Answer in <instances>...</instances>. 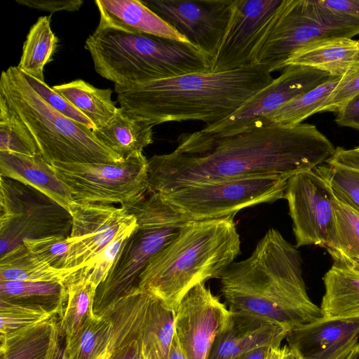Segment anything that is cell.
I'll return each instance as SVG.
<instances>
[{
	"instance_id": "cell-52",
	"label": "cell",
	"mask_w": 359,
	"mask_h": 359,
	"mask_svg": "<svg viewBox=\"0 0 359 359\" xmlns=\"http://www.w3.org/2000/svg\"><path fill=\"white\" fill-rule=\"evenodd\" d=\"M53 359H69V357L65 351V346L60 348L59 351Z\"/></svg>"
},
{
	"instance_id": "cell-35",
	"label": "cell",
	"mask_w": 359,
	"mask_h": 359,
	"mask_svg": "<svg viewBox=\"0 0 359 359\" xmlns=\"http://www.w3.org/2000/svg\"><path fill=\"white\" fill-rule=\"evenodd\" d=\"M111 332L108 318L103 314L93 316L72 337L65 339L69 359H96L108 350Z\"/></svg>"
},
{
	"instance_id": "cell-28",
	"label": "cell",
	"mask_w": 359,
	"mask_h": 359,
	"mask_svg": "<svg viewBox=\"0 0 359 359\" xmlns=\"http://www.w3.org/2000/svg\"><path fill=\"white\" fill-rule=\"evenodd\" d=\"M81 269H56L32 255L22 243L0 257V281L67 282Z\"/></svg>"
},
{
	"instance_id": "cell-40",
	"label": "cell",
	"mask_w": 359,
	"mask_h": 359,
	"mask_svg": "<svg viewBox=\"0 0 359 359\" xmlns=\"http://www.w3.org/2000/svg\"><path fill=\"white\" fill-rule=\"evenodd\" d=\"M24 76L31 87L56 111L91 130L95 128L93 123L86 116L53 88L31 76L25 74Z\"/></svg>"
},
{
	"instance_id": "cell-33",
	"label": "cell",
	"mask_w": 359,
	"mask_h": 359,
	"mask_svg": "<svg viewBox=\"0 0 359 359\" xmlns=\"http://www.w3.org/2000/svg\"><path fill=\"white\" fill-rule=\"evenodd\" d=\"M57 43V37L50 27V17H39L27 35L17 67L25 74L45 82L44 67L53 60Z\"/></svg>"
},
{
	"instance_id": "cell-38",
	"label": "cell",
	"mask_w": 359,
	"mask_h": 359,
	"mask_svg": "<svg viewBox=\"0 0 359 359\" xmlns=\"http://www.w3.org/2000/svg\"><path fill=\"white\" fill-rule=\"evenodd\" d=\"M53 316L39 309L0 299V340Z\"/></svg>"
},
{
	"instance_id": "cell-6",
	"label": "cell",
	"mask_w": 359,
	"mask_h": 359,
	"mask_svg": "<svg viewBox=\"0 0 359 359\" xmlns=\"http://www.w3.org/2000/svg\"><path fill=\"white\" fill-rule=\"evenodd\" d=\"M85 48L96 72L114 86L210 72L212 64L211 57L189 42L111 29H96Z\"/></svg>"
},
{
	"instance_id": "cell-5",
	"label": "cell",
	"mask_w": 359,
	"mask_h": 359,
	"mask_svg": "<svg viewBox=\"0 0 359 359\" xmlns=\"http://www.w3.org/2000/svg\"><path fill=\"white\" fill-rule=\"evenodd\" d=\"M0 111L49 164L122 160L95 137L93 130L48 104L31 87L18 67L11 66L1 73Z\"/></svg>"
},
{
	"instance_id": "cell-11",
	"label": "cell",
	"mask_w": 359,
	"mask_h": 359,
	"mask_svg": "<svg viewBox=\"0 0 359 359\" xmlns=\"http://www.w3.org/2000/svg\"><path fill=\"white\" fill-rule=\"evenodd\" d=\"M0 255L26 239L69 236L68 211L35 189L1 176Z\"/></svg>"
},
{
	"instance_id": "cell-1",
	"label": "cell",
	"mask_w": 359,
	"mask_h": 359,
	"mask_svg": "<svg viewBox=\"0 0 359 359\" xmlns=\"http://www.w3.org/2000/svg\"><path fill=\"white\" fill-rule=\"evenodd\" d=\"M335 149L316 126H252L231 133H184L170 153L148 160L149 192L258 175L289 178L327 163Z\"/></svg>"
},
{
	"instance_id": "cell-25",
	"label": "cell",
	"mask_w": 359,
	"mask_h": 359,
	"mask_svg": "<svg viewBox=\"0 0 359 359\" xmlns=\"http://www.w3.org/2000/svg\"><path fill=\"white\" fill-rule=\"evenodd\" d=\"M57 316L0 340V359H53L61 347Z\"/></svg>"
},
{
	"instance_id": "cell-45",
	"label": "cell",
	"mask_w": 359,
	"mask_h": 359,
	"mask_svg": "<svg viewBox=\"0 0 359 359\" xmlns=\"http://www.w3.org/2000/svg\"><path fill=\"white\" fill-rule=\"evenodd\" d=\"M318 3L339 14L359 19V0H318Z\"/></svg>"
},
{
	"instance_id": "cell-4",
	"label": "cell",
	"mask_w": 359,
	"mask_h": 359,
	"mask_svg": "<svg viewBox=\"0 0 359 359\" xmlns=\"http://www.w3.org/2000/svg\"><path fill=\"white\" fill-rule=\"evenodd\" d=\"M234 216L187 222L150 260L138 287L175 311L194 287L220 278L241 252Z\"/></svg>"
},
{
	"instance_id": "cell-7",
	"label": "cell",
	"mask_w": 359,
	"mask_h": 359,
	"mask_svg": "<svg viewBox=\"0 0 359 359\" xmlns=\"http://www.w3.org/2000/svg\"><path fill=\"white\" fill-rule=\"evenodd\" d=\"M146 196L138 202L123 207L135 217L137 227L96 290L95 315H100L108 306L137 288L140 275L150 260L190 222L159 194L149 192Z\"/></svg>"
},
{
	"instance_id": "cell-9",
	"label": "cell",
	"mask_w": 359,
	"mask_h": 359,
	"mask_svg": "<svg viewBox=\"0 0 359 359\" xmlns=\"http://www.w3.org/2000/svg\"><path fill=\"white\" fill-rule=\"evenodd\" d=\"M287 180L277 175L250 176L189 184L158 194L189 221L214 219L284 198Z\"/></svg>"
},
{
	"instance_id": "cell-23",
	"label": "cell",
	"mask_w": 359,
	"mask_h": 359,
	"mask_svg": "<svg viewBox=\"0 0 359 359\" xmlns=\"http://www.w3.org/2000/svg\"><path fill=\"white\" fill-rule=\"evenodd\" d=\"M153 127L120 107L107 123L93 132L102 144L124 160L142 154L144 148L153 142Z\"/></svg>"
},
{
	"instance_id": "cell-18",
	"label": "cell",
	"mask_w": 359,
	"mask_h": 359,
	"mask_svg": "<svg viewBox=\"0 0 359 359\" xmlns=\"http://www.w3.org/2000/svg\"><path fill=\"white\" fill-rule=\"evenodd\" d=\"M286 338L303 359H346L359 341V318L321 317L292 329Z\"/></svg>"
},
{
	"instance_id": "cell-47",
	"label": "cell",
	"mask_w": 359,
	"mask_h": 359,
	"mask_svg": "<svg viewBox=\"0 0 359 359\" xmlns=\"http://www.w3.org/2000/svg\"><path fill=\"white\" fill-rule=\"evenodd\" d=\"M168 359H187L174 332Z\"/></svg>"
},
{
	"instance_id": "cell-43",
	"label": "cell",
	"mask_w": 359,
	"mask_h": 359,
	"mask_svg": "<svg viewBox=\"0 0 359 359\" xmlns=\"http://www.w3.org/2000/svg\"><path fill=\"white\" fill-rule=\"evenodd\" d=\"M16 2L29 8L52 13L62 11H76L81 8L83 3L81 0H16Z\"/></svg>"
},
{
	"instance_id": "cell-12",
	"label": "cell",
	"mask_w": 359,
	"mask_h": 359,
	"mask_svg": "<svg viewBox=\"0 0 359 359\" xmlns=\"http://www.w3.org/2000/svg\"><path fill=\"white\" fill-rule=\"evenodd\" d=\"M292 221L296 248H325L332 229L336 196L315 169L300 171L287 181L285 198Z\"/></svg>"
},
{
	"instance_id": "cell-21",
	"label": "cell",
	"mask_w": 359,
	"mask_h": 359,
	"mask_svg": "<svg viewBox=\"0 0 359 359\" xmlns=\"http://www.w3.org/2000/svg\"><path fill=\"white\" fill-rule=\"evenodd\" d=\"M0 174L35 189L69 214L76 205V201L69 188L57 176L52 165L39 154L0 151Z\"/></svg>"
},
{
	"instance_id": "cell-8",
	"label": "cell",
	"mask_w": 359,
	"mask_h": 359,
	"mask_svg": "<svg viewBox=\"0 0 359 359\" xmlns=\"http://www.w3.org/2000/svg\"><path fill=\"white\" fill-rule=\"evenodd\" d=\"M358 34L359 19L336 13L316 0H283L253 51L252 65L271 73L285 68L292 55L305 46Z\"/></svg>"
},
{
	"instance_id": "cell-39",
	"label": "cell",
	"mask_w": 359,
	"mask_h": 359,
	"mask_svg": "<svg viewBox=\"0 0 359 359\" xmlns=\"http://www.w3.org/2000/svg\"><path fill=\"white\" fill-rule=\"evenodd\" d=\"M27 250L39 260L56 269H66L72 244L69 236H50L23 241Z\"/></svg>"
},
{
	"instance_id": "cell-27",
	"label": "cell",
	"mask_w": 359,
	"mask_h": 359,
	"mask_svg": "<svg viewBox=\"0 0 359 359\" xmlns=\"http://www.w3.org/2000/svg\"><path fill=\"white\" fill-rule=\"evenodd\" d=\"M325 248L334 265L359 273V212L337 196L332 229Z\"/></svg>"
},
{
	"instance_id": "cell-36",
	"label": "cell",
	"mask_w": 359,
	"mask_h": 359,
	"mask_svg": "<svg viewBox=\"0 0 359 359\" xmlns=\"http://www.w3.org/2000/svg\"><path fill=\"white\" fill-rule=\"evenodd\" d=\"M334 195L359 212V170L333 163L315 168Z\"/></svg>"
},
{
	"instance_id": "cell-16",
	"label": "cell",
	"mask_w": 359,
	"mask_h": 359,
	"mask_svg": "<svg viewBox=\"0 0 359 359\" xmlns=\"http://www.w3.org/2000/svg\"><path fill=\"white\" fill-rule=\"evenodd\" d=\"M330 77L329 74L309 67L287 65L278 78L273 79L233 114L202 130L211 133H231L252 126L264 116Z\"/></svg>"
},
{
	"instance_id": "cell-50",
	"label": "cell",
	"mask_w": 359,
	"mask_h": 359,
	"mask_svg": "<svg viewBox=\"0 0 359 359\" xmlns=\"http://www.w3.org/2000/svg\"><path fill=\"white\" fill-rule=\"evenodd\" d=\"M284 359H303L301 355L293 348L287 347Z\"/></svg>"
},
{
	"instance_id": "cell-29",
	"label": "cell",
	"mask_w": 359,
	"mask_h": 359,
	"mask_svg": "<svg viewBox=\"0 0 359 359\" xmlns=\"http://www.w3.org/2000/svg\"><path fill=\"white\" fill-rule=\"evenodd\" d=\"M0 299L39 309L61 318L67 301V284L0 281Z\"/></svg>"
},
{
	"instance_id": "cell-53",
	"label": "cell",
	"mask_w": 359,
	"mask_h": 359,
	"mask_svg": "<svg viewBox=\"0 0 359 359\" xmlns=\"http://www.w3.org/2000/svg\"><path fill=\"white\" fill-rule=\"evenodd\" d=\"M96 359H110V355H109L108 350L104 351L102 354H101Z\"/></svg>"
},
{
	"instance_id": "cell-13",
	"label": "cell",
	"mask_w": 359,
	"mask_h": 359,
	"mask_svg": "<svg viewBox=\"0 0 359 359\" xmlns=\"http://www.w3.org/2000/svg\"><path fill=\"white\" fill-rule=\"evenodd\" d=\"M142 2L213 60L230 19L233 0Z\"/></svg>"
},
{
	"instance_id": "cell-14",
	"label": "cell",
	"mask_w": 359,
	"mask_h": 359,
	"mask_svg": "<svg viewBox=\"0 0 359 359\" xmlns=\"http://www.w3.org/2000/svg\"><path fill=\"white\" fill-rule=\"evenodd\" d=\"M231 311L201 283L190 290L175 310L174 332L187 359H208L226 327Z\"/></svg>"
},
{
	"instance_id": "cell-32",
	"label": "cell",
	"mask_w": 359,
	"mask_h": 359,
	"mask_svg": "<svg viewBox=\"0 0 359 359\" xmlns=\"http://www.w3.org/2000/svg\"><path fill=\"white\" fill-rule=\"evenodd\" d=\"M341 77L332 76L317 87L292 99L273 112L264 116L257 123L293 127L301 124L311 115L319 113Z\"/></svg>"
},
{
	"instance_id": "cell-10",
	"label": "cell",
	"mask_w": 359,
	"mask_h": 359,
	"mask_svg": "<svg viewBox=\"0 0 359 359\" xmlns=\"http://www.w3.org/2000/svg\"><path fill=\"white\" fill-rule=\"evenodd\" d=\"M69 188L75 201L122 207L143 198L149 191L148 160L143 154L115 163L51 164Z\"/></svg>"
},
{
	"instance_id": "cell-24",
	"label": "cell",
	"mask_w": 359,
	"mask_h": 359,
	"mask_svg": "<svg viewBox=\"0 0 359 359\" xmlns=\"http://www.w3.org/2000/svg\"><path fill=\"white\" fill-rule=\"evenodd\" d=\"M359 63V40L338 37L305 46L287 60L286 66L301 65L314 68L332 76L341 77Z\"/></svg>"
},
{
	"instance_id": "cell-30",
	"label": "cell",
	"mask_w": 359,
	"mask_h": 359,
	"mask_svg": "<svg viewBox=\"0 0 359 359\" xmlns=\"http://www.w3.org/2000/svg\"><path fill=\"white\" fill-rule=\"evenodd\" d=\"M175 311L150 293L142 327L143 359H168L174 335Z\"/></svg>"
},
{
	"instance_id": "cell-34",
	"label": "cell",
	"mask_w": 359,
	"mask_h": 359,
	"mask_svg": "<svg viewBox=\"0 0 359 359\" xmlns=\"http://www.w3.org/2000/svg\"><path fill=\"white\" fill-rule=\"evenodd\" d=\"M79 271L67 283V301L60 318V332L65 339L95 315L93 304L97 287Z\"/></svg>"
},
{
	"instance_id": "cell-20",
	"label": "cell",
	"mask_w": 359,
	"mask_h": 359,
	"mask_svg": "<svg viewBox=\"0 0 359 359\" xmlns=\"http://www.w3.org/2000/svg\"><path fill=\"white\" fill-rule=\"evenodd\" d=\"M149 296V292L136 288L100 314L111 323L110 359H143L142 327Z\"/></svg>"
},
{
	"instance_id": "cell-22",
	"label": "cell",
	"mask_w": 359,
	"mask_h": 359,
	"mask_svg": "<svg viewBox=\"0 0 359 359\" xmlns=\"http://www.w3.org/2000/svg\"><path fill=\"white\" fill-rule=\"evenodd\" d=\"M100 13L97 29H111L189 42L142 1L96 0Z\"/></svg>"
},
{
	"instance_id": "cell-49",
	"label": "cell",
	"mask_w": 359,
	"mask_h": 359,
	"mask_svg": "<svg viewBox=\"0 0 359 359\" xmlns=\"http://www.w3.org/2000/svg\"><path fill=\"white\" fill-rule=\"evenodd\" d=\"M270 348H263L242 355L236 359H263Z\"/></svg>"
},
{
	"instance_id": "cell-42",
	"label": "cell",
	"mask_w": 359,
	"mask_h": 359,
	"mask_svg": "<svg viewBox=\"0 0 359 359\" xmlns=\"http://www.w3.org/2000/svg\"><path fill=\"white\" fill-rule=\"evenodd\" d=\"M0 151L25 155L39 154L8 117L0 111Z\"/></svg>"
},
{
	"instance_id": "cell-15",
	"label": "cell",
	"mask_w": 359,
	"mask_h": 359,
	"mask_svg": "<svg viewBox=\"0 0 359 359\" xmlns=\"http://www.w3.org/2000/svg\"><path fill=\"white\" fill-rule=\"evenodd\" d=\"M283 0H233L224 36L213 58L211 72L252 65L253 51Z\"/></svg>"
},
{
	"instance_id": "cell-2",
	"label": "cell",
	"mask_w": 359,
	"mask_h": 359,
	"mask_svg": "<svg viewBox=\"0 0 359 359\" xmlns=\"http://www.w3.org/2000/svg\"><path fill=\"white\" fill-rule=\"evenodd\" d=\"M296 246L269 229L247 259L233 262L220 277L232 311L276 322L291 330L322 317L309 298Z\"/></svg>"
},
{
	"instance_id": "cell-51",
	"label": "cell",
	"mask_w": 359,
	"mask_h": 359,
	"mask_svg": "<svg viewBox=\"0 0 359 359\" xmlns=\"http://www.w3.org/2000/svg\"><path fill=\"white\" fill-rule=\"evenodd\" d=\"M346 359H359V341L353 347Z\"/></svg>"
},
{
	"instance_id": "cell-48",
	"label": "cell",
	"mask_w": 359,
	"mask_h": 359,
	"mask_svg": "<svg viewBox=\"0 0 359 359\" xmlns=\"http://www.w3.org/2000/svg\"><path fill=\"white\" fill-rule=\"evenodd\" d=\"M287 346L283 347L270 348L263 359H284Z\"/></svg>"
},
{
	"instance_id": "cell-46",
	"label": "cell",
	"mask_w": 359,
	"mask_h": 359,
	"mask_svg": "<svg viewBox=\"0 0 359 359\" xmlns=\"http://www.w3.org/2000/svg\"><path fill=\"white\" fill-rule=\"evenodd\" d=\"M359 170V153L355 149L337 147L333 156L327 161Z\"/></svg>"
},
{
	"instance_id": "cell-37",
	"label": "cell",
	"mask_w": 359,
	"mask_h": 359,
	"mask_svg": "<svg viewBox=\"0 0 359 359\" xmlns=\"http://www.w3.org/2000/svg\"><path fill=\"white\" fill-rule=\"evenodd\" d=\"M137 227L136 218L125 226L105 246L101 252L79 273L86 276L97 287L104 280L118 259L130 237Z\"/></svg>"
},
{
	"instance_id": "cell-26",
	"label": "cell",
	"mask_w": 359,
	"mask_h": 359,
	"mask_svg": "<svg viewBox=\"0 0 359 359\" xmlns=\"http://www.w3.org/2000/svg\"><path fill=\"white\" fill-rule=\"evenodd\" d=\"M323 282L322 317L359 318V273L333 264L325 274Z\"/></svg>"
},
{
	"instance_id": "cell-17",
	"label": "cell",
	"mask_w": 359,
	"mask_h": 359,
	"mask_svg": "<svg viewBox=\"0 0 359 359\" xmlns=\"http://www.w3.org/2000/svg\"><path fill=\"white\" fill-rule=\"evenodd\" d=\"M72 241L66 269L88 266L126 225L135 219L123 207L76 203L70 212Z\"/></svg>"
},
{
	"instance_id": "cell-31",
	"label": "cell",
	"mask_w": 359,
	"mask_h": 359,
	"mask_svg": "<svg viewBox=\"0 0 359 359\" xmlns=\"http://www.w3.org/2000/svg\"><path fill=\"white\" fill-rule=\"evenodd\" d=\"M52 88L86 116L95 128L107 123L118 109L111 100L110 88H98L82 79Z\"/></svg>"
},
{
	"instance_id": "cell-3",
	"label": "cell",
	"mask_w": 359,
	"mask_h": 359,
	"mask_svg": "<svg viewBox=\"0 0 359 359\" xmlns=\"http://www.w3.org/2000/svg\"><path fill=\"white\" fill-rule=\"evenodd\" d=\"M273 78L257 65L219 72H196L133 85L114 86L120 107L153 126L200 121L210 127L230 116Z\"/></svg>"
},
{
	"instance_id": "cell-44",
	"label": "cell",
	"mask_w": 359,
	"mask_h": 359,
	"mask_svg": "<svg viewBox=\"0 0 359 359\" xmlns=\"http://www.w3.org/2000/svg\"><path fill=\"white\" fill-rule=\"evenodd\" d=\"M336 123L359 130V93L351 98L337 112Z\"/></svg>"
},
{
	"instance_id": "cell-41",
	"label": "cell",
	"mask_w": 359,
	"mask_h": 359,
	"mask_svg": "<svg viewBox=\"0 0 359 359\" xmlns=\"http://www.w3.org/2000/svg\"><path fill=\"white\" fill-rule=\"evenodd\" d=\"M358 93L359 63L354 65L341 77L339 82L323 104L320 112L337 113L351 98Z\"/></svg>"
},
{
	"instance_id": "cell-19",
	"label": "cell",
	"mask_w": 359,
	"mask_h": 359,
	"mask_svg": "<svg viewBox=\"0 0 359 359\" xmlns=\"http://www.w3.org/2000/svg\"><path fill=\"white\" fill-rule=\"evenodd\" d=\"M291 329L280 323L232 311L208 359H236L255 350L280 347Z\"/></svg>"
}]
</instances>
